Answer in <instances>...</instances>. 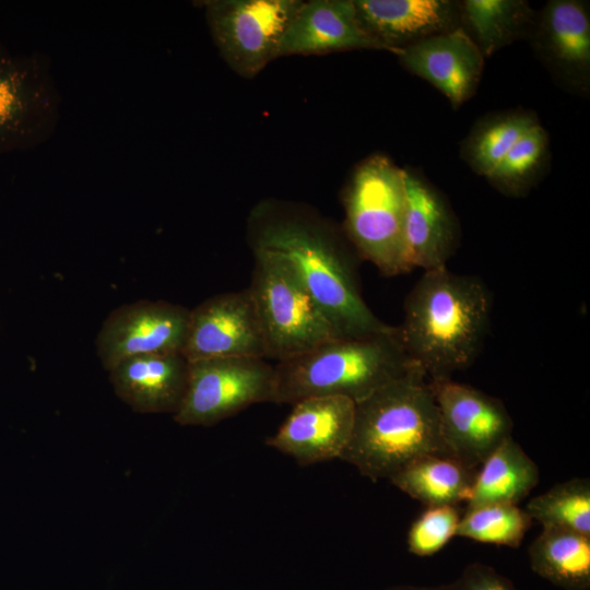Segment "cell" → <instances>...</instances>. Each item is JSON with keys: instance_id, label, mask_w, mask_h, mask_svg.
<instances>
[{"instance_id": "6da1fadb", "label": "cell", "mask_w": 590, "mask_h": 590, "mask_svg": "<svg viewBox=\"0 0 590 590\" xmlns=\"http://www.w3.org/2000/svg\"><path fill=\"white\" fill-rule=\"evenodd\" d=\"M251 250L284 256L322 308L338 337L390 330L362 295L361 258L342 226L300 202L268 198L247 217Z\"/></svg>"}, {"instance_id": "7a4b0ae2", "label": "cell", "mask_w": 590, "mask_h": 590, "mask_svg": "<svg viewBox=\"0 0 590 590\" xmlns=\"http://www.w3.org/2000/svg\"><path fill=\"white\" fill-rule=\"evenodd\" d=\"M493 297L475 275L424 271L404 300L398 332L428 379L451 378L477 358L489 331Z\"/></svg>"}, {"instance_id": "3957f363", "label": "cell", "mask_w": 590, "mask_h": 590, "mask_svg": "<svg viewBox=\"0 0 590 590\" xmlns=\"http://www.w3.org/2000/svg\"><path fill=\"white\" fill-rule=\"evenodd\" d=\"M449 456L438 408L424 370L404 375L355 403L351 439L340 459L376 482L423 455Z\"/></svg>"}, {"instance_id": "277c9868", "label": "cell", "mask_w": 590, "mask_h": 590, "mask_svg": "<svg viewBox=\"0 0 590 590\" xmlns=\"http://www.w3.org/2000/svg\"><path fill=\"white\" fill-rule=\"evenodd\" d=\"M415 363L408 356L398 327L359 337H337L278 362L275 403L341 396L355 403L404 375Z\"/></svg>"}, {"instance_id": "5b68a950", "label": "cell", "mask_w": 590, "mask_h": 590, "mask_svg": "<svg viewBox=\"0 0 590 590\" xmlns=\"http://www.w3.org/2000/svg\"><path fill=\"white\" fill-rule=\"evenodd\" d=\"M342 228L362 260L385 276L412 271L405 240L404 170L391 158L374 153L352 169L341 193Z\"/></svg>"}, {"instance_id": "8992f818", "label": "cell", "mask_w": 590, "mask_h": 590, "mask_svg": "<svg viewBox=\"0 0 590 590\" xmlns=\"http://www.w3.org/2000/svg\"><path fill=\"white\" fill-rule=\"evenodd\" d=\"M247 287L262 328L267 358L281 362L337 338L322 308L282 255L256 249Z\"/></svg>"}, {"instance_id": "52a82bcc", "label": "cell", "mask_w": 590, "mask_h": 590, "mask_svg": "<svg viewBox=\"0 0 590 590\" xmlns=\"http://www.w3.org/2000/svg\"><path fill=\"white\" fill-rule=\"evenodd\" d=\"M61 95L50 59L0 45V154L47 142L60 121Z\"/></svg>"}, {"instance_id": "ba28073f", "label": "cell", "mask_w": 590, "mask_h": 590, "mask_svg": "<svg viewBox=\"0 0 590 590\" xmlns=\"http://www.w3.org/2000/svg\"><path fill=\"white\" fill-rule=\"evenodd\" d=\"M275 367L266 358L217 357L189 362L188 384L174 421L212 426L261 402H275Z\"/></svg>"}, {"instance_id": "9c48e42d", "label": "cell", "mask_w": 590, "mask_h": 590, "mask_svg": "<svg viewBox=\"0 0 590 590\" xmlns=\"http://www.w3.org/2000/svg\"><path fill=\"white\" fill-rule=\"evenodd\" d=\"M212 39L226 64L253 79L278 58L280 42L303 0H208L202 2Z\"/></svg>"}, {"instance_id": "30bf717a", "label": "cell", "mask_w": 590, "mask_h": 590, "mask_svg": "<svg viewBox=\"0 0 590 590\" xmlns=\"http://www.w3.org/2000/svg\"><path fill=\"white\" fill-rule=\"evenodd\" d=\"M429 386L449 455L477 470L511 436L508 410L499 399L451 378L429 379Z\"/></svg>"}, {"instance_id": "8fae6325", "label": "cell", "mask_w": 590, "mask_h": 590, "mask_svg": "<svg viewBox=\"0 0 590 590\" xmlns=\"http://www.w3.org/2000/svg\"><path fill=\"white\" fill-rule=\"evenodd\" d=\"M190 309L165 300H138L113 310L96 338L102 366L148 354H181Z\"/></svg>"}, {"instance_id": "7c38bea8", "label": "cell", "mask_w": 590, "mask_h": 590, "mask_svg": "<svg viewBox=\"0 0 590 590\" xmlns=\"http://www.w3.org/2000/svg\"><path fill=\"white\" fill-rule=\"evenodd\" d=\"M181 355L188 362L267 358L262 328L249 290L217 294L190 309Z\"/></svg>"}, {"instance_id": "4fadbf2b", "label": "cell", "mask_w": 590, "mask_h": 590, "mask_svg": "<svg viewBox=\"0 0 590 590\" xmlns=\"http://www.w3.org/2000/svg\"><path fill=\"white\" fill-rule=\"evenodd\" d=\"M541 63L568 92H590V12L581 0H550L535 13L528 38Z\"/></svg>"}, {"instance_id": "5bb4252c", "label": "cell", "mask_w": 590, "mask_h": 590, "mask_svg": "<svg viewBox=\"0 0 590 590\" xmlns=\"http://www.w3.org/2000/svg\"><path fill=\"white\" fill-rule=\"evenodd\" d=\"M355 402L341 396L310 397L293 410L266 444L302 465L341 457L354 425Z\"/></svg>"}, {"instance_id": "9a60e30c", "label": "cell", "mask_w": 590, "mask_h": 590, "mask_svg": "<svg viewBox=\"0 0 590 590\" xmlns=\"http://www.w3.org/2000/svg\"><path fill=\"white\" fill-rule=\"evenodd\" d=\"M405 185L404 240L412 270L446 268L460 246L459 220L447 198L421 173L403 168Z\"/></svg>"}, {"instance_id": "2e32d148", "label": "cell", "mask_w": 590, "mask_h": 590, "mask_svg": "<svg viewBox=\"0 0 590 590\" xmlns=\"http://www.w3.org/2000/svg\"><path fill=\"white\" fill-rule=\"evenodd\" d=\"M396 56L404 69L447 97L453 109L475 94L485 59L461 27L404 48Z\"/></svg>"}, {"instance_id": "e0dca14e", "label": "cell", "mask_w": 590, "mask_h": 590, "mask_svg": "<svg viewBox=\"0 0 590 590\" xmlns=\"http://www.w3.org/2000/svg\"><path fill=\"white\" fill-rule=\"evenodd\" d=\"M354 4L365 31L393 55L461 27L460 1L354 0Z\"/></svg>"}, {"instance_id": "ac0fdd59", "label": "cell", "mask_w": 590, "mask_h": 590, "mask_svg": "<svg viewBox=\"0 0 590 590\" xmlns=\"http://www.w3.org/2000/svg\"><path fill=\"white\" fill-rule=\"evenodd\" d=\"M357 49L385 50L363 27L354 0H309L285 31L278 58Z\"/></svg>"}, {"instance_id": "d6986e66", "label": "cell", "mask_w": 590, "mask_h": 590, "mask_svg": "<svg viewBox=\"0 0 590 590\" xmlns=\"http://www.w3.org/2000/svg\"><path fill=\"white\" fill-rule=\"evenodd\" d=\"M189 362L181 354H148L126 358L109 373L118 398L140 413H173L180 408Z\"/></svg>"}, {"instance_id": "ffe728a7", "label": "cell", "mask_w": 590, "mask_h": 590, "mask_svg": "<svg viewBox=\"0 0 590 590\" xmlns=\"http://www.w3.org/2000/svg\"><path fill=\"white\" fill-rule=\"evenodd\" d=\"M465 510L485 505H517L536 486L539 468L512 436L480 465Z\"/></svg>"}, {"instance_id": "44dd1931", "label": "cell", "mask_w": 590, "mask_h": 590, "mask_svg": "<svg viewBox=\"0 0 590 590\" xmlns=\"http://www.w3.org/2000/svg\"><path fill=\"white\" fill-rule=\"evenodd\" d=\"M476 472L452 457L429 453L416 457L389 480L427 507L457 506L467 503Z\"/></svg>"}, {"instance_id": "7402d4cb", "label": "cell", "mask_w": 590, "mask_h": 590, "mask_svg": "<svg viewBox=\"0 0 590 590\" xmlns=\"http://www.w3.org/2000/svg\"><path fill=\"white\" fill-rule=\"evenodd\" d=\"M542 527L528 548L532 570L565 590H589L590 536L559 527Z\"/></svg>"}, {"instance_id": "603a6c76", "label": "cell", "mask_w": 590, "mask_h": 590, "mask_svg": "<svg viewBox=\"0 0 590 590\" xmlns=\"http://www.w3.org/2000/svg\"><path fill=\"white\" fill-rule=\"evenodd\" d=\"M536 11L524 0L460 1L461 28L484 58L522 38H528Z\"/></svg>"}, {"instance_id": "cb8c5ba5", "label": "cell", "mask_w": 590, "mask_h": 590, "mask_svg": "<svg viewBox=\"0 0 590 590\" xmlns=\"http://www.w3.org/2000/svg\"><path fill=\"white\" fill-rule=\"evenodd\" d=\"M538 123L536 115L524 109L484 116L462 141L460 156L475 174L486 178L517 141Z\"/></svg>"}, {"instance_id": "d4e9b609", "label": "cell", "mask_w": 590, "mask_h": 590, "mask_svg": "<svg viewBox=\"0 0 590 590\" xmlns=\"http://www.w3.org/2000/svg\"><path fill=\"white\" fill-rule=\"evenodd\" d=\"M550 158L548 134L539 122L517 141L485 179L500 193L522 198L541 181Z\"/></svg>"}, {"instance_id": "484cf974", "label": "cell", "mask_w": 590, "mask_h": 590, "mask_svg": "<svg viewBox=\"0 0 590 590\" xmlns=\"http://www.w3.org/2000/svg\"><path fill=\"white\" fill-rule=\"evenodd\" d=\"M527 514L542 526H554L590 536V481L571 479L530 499Z\"/></svg>"}, {"instance_id": "4316f807", "label": "cell", "mask_w": 590, "mask_h": 590, "mask_svg": "<svg viewBox=\"0 0 590 590\" xmlns=\"http://www.w3.org/2000/svg\"><path fill=\"white\" fill-rule=\"evenodd\" d=\"M532 521L527 511L517 505H485L464 511L456 535L515 548L521 544Z\"/></svg>"}, {"instance_id": "83f0119b", "label": "cell", "mask_w": 590, "mask_h": 590, "mask_svg": "<svg viewBox=\"0 0 590 590\" xmlns=\"http://www.w3.org/2000/svg\"><path fill=\"white\" fill-rule=\"evenodd\" d=\"M460 519L458 506L427 507L409 530V551L417 556L439 552L456 535Z\"/></svg>"}, {"instance_id": "f1b7e54d", "label": "cell", "mask_w": 590, "mask_h": 590, "mask_svg": "<svg viewBox=\"0 0 590 590\" xmlns=\"http://www.w3.org/2000/svg\"><path fill=\"white\" fill-rule=\"evenodd\" d=\"M455 583L458 590H518L508 578L482 563L468 565Z\"/></svg>"}, {"instance_id": "f546056e", "label": "cell", "mask_w": 590, "mask_h": 590, "mask_svg": "<svg viewBox=\"0 0 590 590\" xmlns=\"http://www.w3.org/2000/svg\"><path fill=\"white\" fill-rule=\"evenodd\" d=\"M386 590H458L455 582L448 585L433 586V587H420V586H397L390 587Z\"/></svg>"}]
</instances>
